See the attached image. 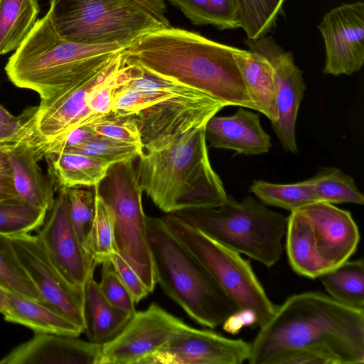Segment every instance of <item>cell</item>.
Instances as JSON below:
<instances>
[{"label": "cell", "mask_w": 364, "mask_h": 364, "mask_svg": "<svg viewBox=\"0 0 364 364\" xmlns=\"http://www.w3.org/2000/svg\"><path fill=\"white\" fill-rule=\"evenodd\" d=\"M186 325L153 303L146 309L136 311L116 337L102 344L100 364H139Z\"/></svg>", "instance_id": "12"}, {"label": "cell", "mask_w": 364, "mask_h": 364, "mask_svg": "<svg viewBox=\"0 0 364 364\" xmlns=\"http://www.w3.org/2000/svg\"><path fill=\"white\" fill-rule=\"evenodd\" d=\"M33 132L20 140L9 151L17 196L33 206L48 210L54 201L53 185L38 164Z\"/></svg>", "instance_id": "21"}, {"label": "cell", "mask_w": 364, "mask_h": 364, "mask_svg": "<svg viewBox=\"0 0 364 364\" xmlns=\"http://www.w3.org/2000/svg\"><path fill=\"white\" fill-rule=\"evenodd\" d=\"M64 151L82 154L114 164L135 160L142 154L143 149L106 136H95L84 144Z\"/></svg>", "instance_id": "36"}, {"label": "cell", "mask_w": 364, "mask_h": 364, "mask_svg": "<svg viewBox=\"0 0 364 364\" xmlns=\"http://www.w3.org/2000/svg\"><path fill=\"white\" fill-rule=\"evenodd\" d=\"M95 216L90 232L87 255L95 265L110 260L115 252L113 219L109 208L94 189Z\"/></svg>", "instance_id": "35"}, {"label": "cell", "mask_w": 364, "mask_h": 364, "mask_svg": "<svg viewBox=\"0 0 364 364\" xmlns=\"http://www.w3.org/2000/svg\"><path fill=\"white\" fill-rule=\"evenodd\" d=\"M0 287L4 291L43 302L22 264L9 236L0 235Z\"/></svg>", "instance_id": "30"}, {"label": "cell", "mask_w": 364, "mask_h": 364, "mask_svg": "<svg viewBox=\"0 0 364 364\" xmlns=\"http://www.w3.org/2000/svg\"><path fill=\"white\" fill-rule=\"evenodd\" d=\"M127 64L111 112L135 118L143 151L169 146L226 107L203 92Z\"/></svg>", "instance_id": "3"}, {"label": "cell", "mask_w": 364, "mask_h": 364, "mask_svg": "<svg viewBox=\"0 0 364 364\" xmlns=\"http://www.w3.org/2000/svg\"><path fill=\"white\" fill-rule=\"evenodd\" d=\"M205 135L211 147L245 155L267 153L272 146L259 115L242 107L231 116L212 117L205 124Z\"/></svg>", "instance_id": "20"}, {"label": "cell", "mask_w": 364, "mask_h": 364, "mask_svg": "<svg viewBox=\"0 0 364 364\" xmlns=\"http://www.w3.org/2000/svg\"><path fill=\"white\" fill-rule=\"evenodd\" d=\"M299 210L312 225L316 250L325 272L349 259L355 253L360 232L349 211L320 201Z\"/></svg>", "instance_id": "18"}, {"label": "cell", "mask_w": 364, "mask_h": 364, "mask_svg": "<svg viewBox=\"0 0 364 364\" xmlns=\"http://www.w3.org/2000/svg\"><path fill=\"white\" fill-rule=\"evenodd\" d=\"M318 278L332 299L347 306L364 310V262L362 258L348 259Z\"/></svg>", "instance_id": "28"}, {"label": "cell", "mask_w": 364, "mask_h": 364, "mask_svg": "<svg viewBox=\"0 0 364 364\" xmlns=\"http://www.w3.org/2000/svg\"><path fill=\"white\" fill-rule=\"evenodd\" d=\"M236 48L171 26L122 51L127 63L203 92L227 106L255 110L233 58Z\"/></svg>", "instance_id": "2"}, {"label": "cell", "mask_w": 364, "mask_h": 364, "mask_svg": "<svg viewBox=\"0 0 364 364\" xmlns=\"http://www.w3.org/2000/svg\"><path fill=\"white\" fill-rule=\"evenodd\" d=\"M233 58L255 110L262 112L272 123L278 119L276 90L272 68L259 54L235 49Z\"/></svg>", "instance_id": "25"}, {"label": "cell", "mask_w": 364, "mask_h": 364, "mask_svg": "<svg viewBox=\"0 0 364 364\" xmlns=\"http://www.w3.org/2000/svg\"><path fill=\"white\" fill-rule=\"evenodd\" d=\"M100 291L105 298L112 305L132 314L136 312L135 301L114 271L110 262L102 264Z\"/></svg>", "instance_id": "39"}, {"label": "cell", "mask_w": 364, "mask_h": 364, "mask_svg": "<svg viewBox=\"0 0 364 364\" xmlns=\"http://www.w3.org/2000/svg\"><path fill=\"white\" fill-rule=\"evenodd\" d=\"M8 307V299L6 291L0 287V314L6 312Z\"/></svg>", "instance_id": "45"}, {"label": "cell", "mask_w": 364, "mask_h": 364, "mask_svg": "<svg viewBox=\"0 0 364 364\" xmlns=\"http://www.w3.org/2000/svg\"><path fill=\"white\" fill-rule=\"evenodd\" d=\"M286 250L289 264L299 275L318 278L325 272L317 254L309 220L299 210L287 217Z\"/></svg>", "instance_id": "26"}, {"label": "cell", "mask_w": 364, "mask_h": 364, "mask_svg": "<svg viewBox=\"0 0 364 364\" xmlns=\"http://www.w3.org/2000/svg\"><path fill=\"white\" fill-rule=\"evenodd\" d=\"M6 292L8 307L5 321L25 326L35 333H46L78 337L83 329L65 315L36 300Z\"/></svg>", "instance_id": "24"}, {"label": "cell", "mask_w": 364, "mask_h": 364, "mask_svg": "<svg viewBox=\"0 0 364 364\" xmlns=\"http://www.w3.org/2000/svg\"><path fill=\"white\" fill-rule=\"evenodd\" d=\"M208 237L267 267L281 258L287 218L252 196L175 213Z\"/></svg>", "instance_id": "7"}, {"label": "cell", "mask_w": 364, "mask_h": 364, "mask_svg": "<svg viewBox=\"0 0 364 364\" xmlns=\"http://www.w3.org/2000/svg\"><path fill=\"white\" fill-rule=\"evenodd\" d=\"M26 116L27 109L24 110L20 116L15 117L0 105V122H1L12 126H19L25 121Z\"/></svg>", "instance_id": "44"}, {"label": "cell", "mask_w": 364, "mask_h": 364, "mask_svg": "<svg viewBox=\"0 0 364 364\" xmlns=\"http://www.w3.org/2000/svg\"><path fill=\"white\" fill-rule=\"evenodd\" d=\"M66 191L70 220L87 255L88 244L95 216V193L81 188H73Z\"/></svg>", "instance_id": "37"}, {"label": "cell", "mask_w": 364, "mask_h": 364, "mask_svg": "<svg viewBox=\"0 0 364 364\" xmlns=\"http://www.w3.org/2000/svg\"><path fill=\"white\" fill-rule=\"evenodd\" d=\"M250 191L264 205L290 212L317 202L306 181L280 184L255 180L250 186Z\"/></svg>", "instance_id": "33"}, {"label": "cell", "mask_w": 364, "mask_h": 364, "mask_svg": "<svg viewBox=\"0 0 364 364\" xmlns=\"http://www.w3.org/2000/svg\"><path fill=\"white\" fill-rule=\"evenodd\" d=\"M48 14L64 40L126 48L144 35L169 26L133 0H50Z\"/></svg>", "instance_id": "8"}, {"label": "cell", "mask_w": 364, "mask_h": 364, "mask_svg": "<svg viewBox=\"0 0 364 364\" xmlns=\"http://www.w3.org/2000/svg\"><path fill=\"white\" fill-rule=\"evenodd\" d=\"M83 294L84 333L90 342L100 345L109 342L122 331L134 315L105 298L94 274L87 281Z\"/></svg>", "instance_id": "22"}, {"label": "cell", "mask_w": 364, "mask_h": 364, "mask_svg": "<svg viewBox=\"0 0 364 364\" xmlns=\"http://www.w3.org/2000/svg\"><path fill=\"white\" fill-rule=\"evenodd\" d=\"M317 201L363 205L364 196L352 177L338 168H323L305 180Z\"/></svg>", "instance_id": "29"}, {"label": "cell", "mask_w": 364, "mask_h": 364, "mask_svg": "<svg viewBox=\"0 0 364 364\" xmlns=\"http://www.w3.org/2000/svg\"><path fill=\"white\" fill-rule=\"evenodd\" d=\"M285 0H235L236 19L247 39L262 38L274 28Z\"/></svg>", "instance_id": "31"}, {"label": "cell", "mask_w": 364, "mask_h": 364, "mask_svg": "<svg viewBox=\"0 0 364 364\" xmlns=\"http://www.w3.org/2000/svg\"><path fill=\"white\" fill-rule=\"evenodd\" d=\"M250 343L186 325L169 341L139 364H242Z\"/></svg>", "instance_id": "16"}, {"label": "cell", "mask_w": 364, "mask_h": 364, "mask_svg": "<svg viewBox=\"0 0 364 364\" xmlns=\"http://www.w3.org/2000/svg\"><path fill=\"white\" fill-rule=\"evenodd\" d=\"M37 235L63 277L83 290L96 266L89 259L72 224L66 190L58 192Z\"/></svg>", "instance_id": "14"}, {"label": "cell", "mask_w": 364, "mask_h": 364, "mask_svg": "<svg viewBox=\"0 0 364 364\" xmlns=\"http://www.w3.org/2000/svg\"><path fill=\"white\" fill-rule=\"evenodd\" d=\"M149 10L167 25H170L166 17V4L165 0H133Z\"/></svg>", "instance_id": "43"}, {"label": "cell", "mask_w": 364, "mask_h": 364, "mask_svg": "<svg viewBox=\"0 0 364 364\" xmlns=\"http://www.w3.org/2000/svg\"><path fill=\"white\" fill-rule=\"evenodd\" d=\"M84 126L95 136H106L142 148L139 128L132 115L110 112Z\"/></svg>", "instance_id": "38"}, {"label": "cell", "mask_w": 364, "mask_h": 364, "mask_svg": "<svg viewBox=\"0 0 364 364\" xmlns=\"http://www.w3.org/2000/svg\"><path fill=\"white\" fill-rule=\"evenodd\" d=\"M134 161L114 164L94 187L110 209L115 252L136 272L151 293L156 284Z\"/></svg>", "instance_id": "10"}, {"label": "cell", "mask_w": 364, "mask_h": 364, "mask_svg": "<svg viewBox=\"0 0 364 364\" xmlns=\"http://www.w3.org/2000/svg\"><path fill=\"white\" fill-rule=\"evenodd\" d=\"M110 262L136 304L150 293L136 272L116 252L112 255Z\"/></svg>", "instance_id": "40"}, {"label": "cell", "mask_w": 364, "mask_h": 364, "mask_svg": "<svg viewBox=\"0 0 364 364\" xmlns=\"http://www.w3.org/2000/svg\"><path fill=\"white\" fill-rule=\"evenodd\" d=\"M205 126L137 158L135 173L142 191L166 213L217 206L228 197L209 160Z\"/></svg>", "instance_id": "4"}, {"label": "cell", "mask_w": 364, "mask_h": 364, "mask_svg": "<svg viewBox=\"0 0 364 364\" xmlns=\"http://www.w3.org/2000/svg\"><path fill=\"white\" fill-rule=\"evenodd\" d=\"M102 345L63 335L35 333L0 364H100Z\"/></svg>", "instance_id": "19"}, {"label": "cell", "mask_w": 364, "mask_h": 364, "mask_svg": "<svg viewBox=\"0 0 364 364\" xmlns=\"http://www.w3.org/2000/svg\"><path fill=\"white\" fill-rule=\"evenodd\" d=\"M196 25L220 30L238 28L235 0H168Z\"/></svg>", "instance_id": "32"}, {"label": "cell", "mask_w": 364, "mask_h": 364, "mask_svg": "<svg viewBox=\"0 0 364 364\" xmlns=\"http://www.w3.org/2000/svg\"><path fill=\"white\" fill-rule=\"evenodd\" d=\"M245 43L250 50L264 58L272 68L279 114L277 121L272 124V129L284 151L296 154V122L306 90L302 71L295 65L291 53L283 50L272 36L247 39Z\"/></svg>", "instance_id": "13"}, {"label": "cell", "mask_w": 364, "mask_h": 364, "mask_svg": "<svg viewBox=\"0 0 364 364\" xmlns=\"http://www.w3.org/2000/svg\"><path fill=\"white\" fill-rule=\"evenodd\" d=\"M17 197L7 151H0V200Z\"/></svg>", "instance_id": "41"}, {"label": "cell", "mask_w": 364, "mask_h": 364, "mask_svg": "<svg viewBox=\"0 0 364 364\" xmlns=\"http://www.w3.org/2000/svg\"><path fill=\"white\" fill-rule=\"evenodd\" d=\"M38 0H0V55L17 50L33 30Z\"/></svg>", "instance_id": "27"}, {"label": "cell", "mask_w": 364, "mask_h": 364, "mask_svg": "<svg viewBox=\"0 0 364 364\" xmlns=\"http://www.w3.org/2000/svg\"><path fill=\"white\" fill-rule=\"evenodd\" d=\"M250 364H363L364 310L321 292L304 291L277 306L250 343Z\"/></svg>", "instance_id": "1"}, {"label": "cell", "mask_w": 364, "mask_h": 364, "mask_svg": "<svg viewBox=\"0 0 364 364\" xmlns=\"http://www.w3.org/2000/svg\"><path fill=\"white\" fill-rule=\"evenodd\" d=\"M323 38L324 74L350 75L364 63V4L356 1L336 6L318 25Z\"/></svg>", "instance_id": "17"}, {"label": "cell", "mask_w": 364, "mask_h": 364, "mask_svg": "<svg viewBox=\"0 0 364 364\" xmlns=\"http://www.w3.org/2000/svg\"><path fill=\"white\" fill-rule=\"evenodd\" d=\"M156 283L199 324L215 328L240 309L161 218L146 219Z\"/></svg>", "instance_id": "6"}, {"label": "cell", "mask_w": 364, "mask_h": 364, "mask_svg": "<svg viewBox=\"0 0 364 364\" xmlns=\"http://www.w3.org/2000/svg\"><path fill=\"white\" fill-rule=\"evenodd\" d=\"M47 210L16 198L0 200V235L14 236L38 230Z\"/></svg>", "instance_id": "34"}, {"label": "cell", "mask_w": 364, "mask_h": 364, "mask_svg": "<svg viewBox=\"0 0 364 364\" xmlns=\"http://www.w3.org/2000/svg\"><path fill=\"white\" fill-rule=\"evenodd\" d=\"M55 191L73 188L95 187L112 165L82 154L61 151L43 156Z\"/></svg>", "instance_id": "23"}, {"label": "cell", "mask_w": 364, "mask_h": 364, "mask_svg": "<svg viewBox=\"0 0 364 364\" xmlns=\"http://www.w3.org/2000/svg\"><path fill=\"white\" fill-rule=\"evenodd\" d=\"M15 250L44 303L85 328L83 290L71 285L49 258L37 235L10 237Z\"/></svg>", "instance_id": "15"}, {"label": "cell", "mask_w": 364, "mask_h": 364, "mask_svg": "<svg viewBox=\"0 0 364 364\" xmlns=\"http://www.w3.org/2000/svg\"><path fill=\"white\" fill-rule=\"evenodd\" d=\"M257 325L255 313L248 309H239L230 315L222 324L225 331L235 335L245 326Z\"/></svg>", "instance_id": "42"}, {"label": "cell", "mask_w": 364, "mask_h": 364, "mask_svg": "<svg viewBox=\"0 0 364 364\" xmlns=\"http://www.w3.org/2000/svg\"><path fill=\"white\" fill-rule=\"evenodd\" d=\"M23 139H24V138H23ZM23 139H18V140H11V141L0 142V151H9L16 145V144L17 142H18L20 140H21Z\"/></svg>", "instance_id": "46"}, {"label": "cell", "mask_w": 364, "mask_h": 364, "mask_svg": "<svg viewBox=\"0 0 364 364\" xmlns=\"http://www.w3.org/2000/svg\"><path fill=\"white\" fill-rule=\"evenodd\" d=\"M124 48L119 45L87 46L62 38L47 13L38 19L4 70L16 87L48 100L80 80Z\"/></svg>", "instance_id": "5"}, {"label": "cell", "mask_w": 364, "mask_h": 364, "mask_svg": "<svg viewBox=\"0 0 364 364\" xmlns=\"http://www.w3.org/2000/svg\"><path fill=\"white\" fill-rule=\"evenodd\" d=\"M161 218L239 309L255 313L259 327L270 319L277 306L240 253L208 237L174 213H166Z\"/></svg>", "instance_id": "9"}, {"label": "cell", "mask_w": 364, "mask_h": 364, "mask_svg": "<svg viewBox=\"0 0 364 364\" xmlns=\"http://www.w3.org/2000/svg\"><path fill=\"white\" fill-rule=\"evenodd\" d=\"M122 51L53 97L41 101L33 117L36 143L50 141L98 118L87 105L88 94L124 62Z\"/></svg>", "instance_id": "11"}]
</instances>
